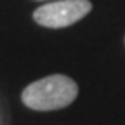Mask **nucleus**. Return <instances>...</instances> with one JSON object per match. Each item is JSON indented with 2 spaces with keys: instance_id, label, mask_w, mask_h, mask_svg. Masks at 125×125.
I'll return each mask as SVG.
<instances>
[{
  "instance_id": "f257e3e1",
  "label": "nucleus",
  "mask_w": 125,
  "mask_h": 125,
  "mask_svg": "<svg viewBox=\"0 0 125 125\" xmlns=\"http://www.w3.org/2000/svg\"><path fill=\"white\" fill-rule=\"evenodd\" d=\"M78 94V85L66 75H51L30 83L23 90V103L37 111H52L71 104Z\"/></svg>"
},
{
  "instance_id": "f03ea898",
  "label": "nucleus",
  "mask_w": 125,
  "mask_h": 125,
  "mask_svg": "<svg viewBox=\"0 0 125 125\" xmlns=\"http://www.w3.org/2000/svg\"><path fill=\"white\" fill-rule=\"evenodd\" d=\"M90 9L92 4L89 0H59L38 7L33 18L38 24L47 28H64L85 18Z\"/></svg>"
}]
</instances>
